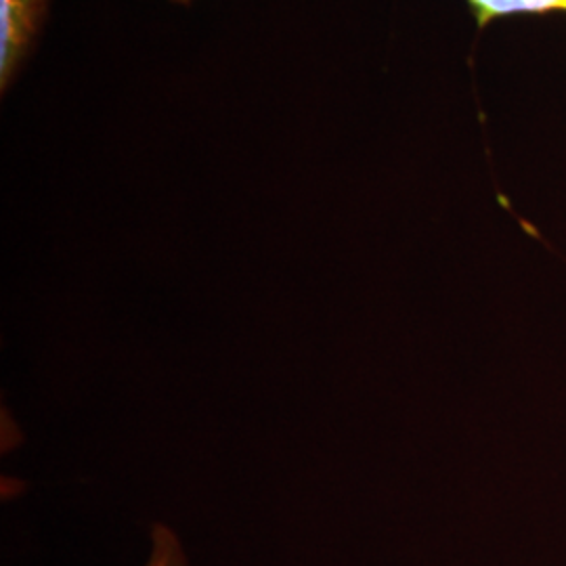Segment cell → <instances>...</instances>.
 I'll return each mask as SVG.
<instances>
[{
	"label": "cell",
	"mask_w": 566,
	"mask_h": 566,
	"mask_svg": "<svg viewBox=\"0 0 566 566\" xmlns=\"http://www.w3.org/2000/svg\"><path fill=\"white\" fill-rule=\"evenodd\" d=\"M53 0H0V93L7 95L39 49Z\"/></svg>",
	"instance_id": "6da1fadb"
},
{
	"label": "cell",
	"mask_w": 566,
	"mask_h": 566,
	"mask_svg": "<svg viewBox=\"0 0 566 566\" xmlns=\"http://www.w3.org/2000/svg\"><path fill=\"white\" fill-rule=\"evenodd\" d=\"M154 549L147 566H187L185 554L177 535L166 525H154L151 528Z\"/></svg>",
	"instance_id": "3957f363"
},
{
	"label": "cell",
	"mask_w": 566,
	"mask_h": 566,
	"mask_svg": "<svg viewBox=\"0 0 566 566\" xmlns=\"http://www.w3.org/2000/svg\"><path fill=\"white\" fill-rule=\"evenodd\" d=\"M479 32L507 18L566 15V0H465Z\"/></svg>",
	"instance_id": "7a4b0ae2"
},
{
	"label": "cell",
	"mask_w": 566,
	"mask_h": 566,
	"mask_svg": "<svg viewBox=\"0 0 566 566\" xmlns=\"http://www.w3.org/2000/svg\"><path fill=\"white\" fill-rule=\"evenodd\" d=\"M170 2H179V4H185V2H191V0H170Z\"/></svg>",
	"instance_id": "277c9868"
}]
</instances>
